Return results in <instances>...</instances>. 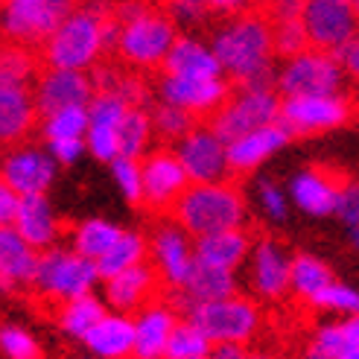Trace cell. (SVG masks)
Instances as JSON below:
<instances>
[{"label": "cell", "instance_id": "6da1fadb", "mask_svg": "<svg viewBox=\"0 0 359 359\" xmlns=\"http://www.w3.org/2000/svg\"><path fill=\"white\" fill-rule=\"evenodd\" d=\"M213 50L222 62L225 76L237 85L251 88H275V39H272V18L260 12L231 15L210 39Z\"/></svg>", "mask_w": 359, "mask_h": 359}, {"label": "cell", "instance_id": "7a4b0ae2", "mask_svg": "<svg viewBox=\"0 0 359 359\" xmlns=\"http://www.w3.org/2000/svg\"><path fill=\"white\" fill-rule=\"evenodd\" d=\"M105 18L109 9L105 4L76 6L62 27L41 44L47 67H67V70H91L102 59L105 50Z\"/></svg>", "mask_w": 359, "mask_h": 359}, {"label": "cell", "instance_id": "3957f363", "mask_svg": "<svg viewBox=\"0 0 359 359\" xmlns=\"http://www.w3.org/2000/svg\"><path fill=\"white\" fill-rule=\"evenodd\" d=\"M170 213L193 237L217 234V231H228V228H245V219H248L243 193L228 178L225 182L190 184Z\"/></svg>", "mask_w": 359, "mask_h": 359}, {"label": "cell", "instance_id": "277c9868", "mask_svg": "<svg viewBox=\"0 0 359 359\" xmlns=\"http://www.w3.org/2000/svg\"><path fill=\"white\" fill-rule=\"evenodd\" d=\"M97 280H102L94 260L82 257L74 248H44L32 275V290L47 301H74L79 295L94 292Z\"/></svg>", "mask_w": 359, "mask_h": 359}, {"label": "cell", "instance_id": "5b68a950", "mask_svg": "<svg viewBox=\"0 0 359 359\" xmlns=\"http://www.w3.org/2000/svg\"><path fill=\"white\" fill-rule=\"evenodd\" d=\"M345 79H348L345 70L333 53L310 47L292 59H283L278 76H275V88L283 100L327 97V94H342Z\"/></svg>", "mask_w": 359, "mask_h": 359}, {"label": "cell", "instance_id": "8992f818", "mask_svg": "<svg viewBox=\"0 0 359 359\" xmlns=\"http://www.w3.org/2000/svg\"><path fill=\"white\" fill-rule=\"evenodd\" d=\"M178 39L175 18L158 9H149L132 21H120V39H117V56L137 70L161 67Z\"/></svg>", "mask_w": 359, "mask_h": 359}, {"label": "cell", "instance_id": "52a82bcc", "mask_svg": "<svg viewBox=\"0 0 359 359\" xmlns=\"http://www.w3.org/2000/svg\"><path fill=\"white\" fill-rule=\"evenodd\" d=\"M280 109H283V97L278 94V88L240 85V91L231 94L217 114H210V129L225 143H231L240 135L260 129V126L278 123Z\"/></svg>", "mask_w": 359, "mask_h": 359}, {"label": "cell", "instance_id": "ba28073f", "mask_svg": "<svg viewBox=\"0 0 359 359\" xmlns=\"http://www.w3.org/2000/svg\"><path fill=\"white\" fill-rule=\"evenodd\" d=\"M193 325H199L210 342H248L260 330V310L243 295H228L219 301H205L187 310Z\"/></svg>", "mask_w": 359, "mask_h": 359}, {"label": "cell", "instance_id": "9c48e42d", "mask_svg": "<svg viewBox=\"0 0 359 359\" xmlns=\"http://www.w3.org/2000/svg\"><path fill=\"white\" fill-rule=\"evenodd\" d=\"M0 27L18 44H44L76 9L74 0H4Z\"/></svg>", "mask_w": 359, "mask_h": 359}, {"label": "cell", "instance_id": "30bf717a", "mask_svg": "<svg viewBox=\"0 0 359 359\" xmlns=\"http://www.w3.org/2000/svg\"><path fill=\"white\" fill-rule=\"evenodd\" d=\"M149 263L158 269L164 286H184L196 263V237L175 219L158 222L149 234Z\"/></svg>", "mask_w": 359, "mask_h": 359}, {"label": "cell", "instance_id": "8fae6325", "mask_svg": "<svg viewBox=\"0 0 359 359\" xmlns=\"http://www.w3.org/2000/svg\"><path fill=\"white\" fill-rule=\"evenodd\" d=\"M298 15L307 27L310 44L318 50L333 53L359 39V9L348 0H307Z\"/></svg>", "mask_w": 359, "mask_h": 359}, {"label": "cell", "instance_id": "7c38bea8", "mask_svg": "<svg viewBox=\"0 0 359 359\" xmlns=\"http://www.w3.org/2000/svg\"><path fill=\"white\" fill-rule=\"evenodd\" d=\"M143 205L149 210H172L182 193L193 184L175 149H149L140 158Z\"/></svg>", "mask_w": 359, "mask_h": 359}, {"label": "cell", "instance_id": "4fadbf2b", "mask_svg": "<svg viewBox=\"0 0 359 359\" xmlns=\"http://www.w3.org/2000/svg\"><path fill=\"white\" fill-rule=\"evenodd\" d=\"M175 155L190 175L193 184H208V182H225L231 175V161H228V143L208 126H196L182 140L175 143Z\"/></svg>", "mask_w": 359, "mask_h": 359}, {"label": "cell", "instance_id": "5bb4252c", "mask_svg": "<svg viewBox=\"0 0 359 359\" xmlns=\"http://www.w3.org/2000/svg\"><path fill=\"white\" fill-rule=\"evenodd\" d=\"M353 109L351 100L342 94H327V97H292L283 100L280 123L292 135H321L342 129L351 120Z\"/></svg>", "mask_w": 359, "mask_h": 359}, {"label": "cell", "instance_id": "9a60e30c", "mask_svg": "<svg viewBox=\"0 0 359 359\" xmlns=\"http://www.w3.org/2000/svg\"><path fill=\"white\" fill-rule=\"evenodd\" d=\"M56 158L50 149L41 147H12L0 158V178L18 193V196H41L50 190L56 178Z\"/></svg>", "mask_w": 359, "mask_h": 359}, {"label": "cell", "instance_id": "2e32d148", "mask_svg": "<svg viewBox=\"0 0 359 359\" xmlns=\"http://www.w3.org/2000/svg\"><path fill=\"white\" fill-rule=\"evenodd\" d=\"M158 100L172 102L178 109H184L196 117H210L217 114L225 100L231 97V85L225 76L219 79H193V76H172V74H161L158 85Z\"/></svg>", "mask_w": 359, "mask_h": 359}, {"label": "cell", "instance_id": "e0dca14e", "mask_svg": "<svg viewBox=\"0 0 359 359\" xmlns=\"http://www.w3.org/2000/svg\"><path fill=\"white\" fill-rule=\"evenodd\" d=\"M292 257L278 240H257L248 255V278L251 290L260 298L278 301L286 292H292Z\"/></svg>", "mask_w": 359, "mask_h": 359}, {"label": "cell", "instance_id": "ac0fdd59", "mask_svg": "<svg viewBox=\"0 0 359 359\" xmlns=\"http://www.w3.org/2000/svg\"><path fill=\"white\" fill-rule=\"evenodd\" d=\"M32 94H35V105H39V114L44 117L50 111L67 109V105H88L94 100L97 88L85 70L47 67L44 74H39V79H35Z\"/></svg>", "mask_w": 359, "mask_h": 359}, {"label": "cell", "instance_id": "d6986e66", "mask_svg": "<svg viewBox=\"0 0 359 359\" xmlns=\"http://www.w3.org/2000/svg\"><path fill=\"white\" fill-rule=\"evenodd\" d=\"M161 283L164 280H161L158 269L149 260H143V263L105 280V304H109L114 313H126V316L137 313L155 301Z\"/></svg>", "mask_w": 359, "mask_h": 359}, {"label": "cell", "instance_id": "ffe728a7", "mask_svg": "<svg viewBox=\"0 0 359 359\" xmlns=\"http://www.w3.org/2000/svg\"><path fill=\"white\" fill-rule=\"evenodd\" d=\"M286 190H290V199L298 210L321 219V217H333L336 213L342 182L321 167H304L290 178V187Z\"/></svg>", "mask_w": 359, "mask_h": 359}, {"label": "cell", "instance_id": "44dd1931", "mask_svg": "<svg viewBox=\"0 0 359 359\" xmlns=\"http://www.w3.org/2000/svg\"><path fill=\"white\" fill-rule=\"evenodd\" d=\"M178 325L175 307L170 301L155 298L135 316V353L132 359H167L170 336Z\"/></svg>", "mask_w": 359, "mask_h": 359}, {"label": "cell", "instance_id": "7402d4cb", "mask_svg": "<svg viewBox=\"0 0 359 359\" xmlns=\"http://www.w3.org/2000/svg\"><path fill=\"white\" fill-rule=\"evenodd\" d=\"M228 295H237V272L196 260L184 286L172 290V307L184 310V316H187V310L196 307V304L219 301V298H228Z\"/></svg>", "mask_w": 359, "mask_h": 359}, {"label": "cell", "instance_id": "603a6c76", "mask_svg": "<svg viewBox=\"0 0 359 359\" xmlns=\"http://www.w3.org/2000/svg\"><path fill=\"white\" fill-rule=\"evenodd\" d=\"M292 132L278 120V123H269L260 126V129L240 135L237 140L228 143V161H231V172H251L257 170L260 164H266L272 155H278L286 143H290Z\"/></svg>", "mask_w": 359, "mask_h": 359}, {"label": "cell", "instance_id": "cb8c5ba5", "mask_svg": "<svg viewBox=\"0 0 359 359\" xmlns=\"http://www.w3.org/2000/svg\"><path fill=\"white\" fill-rule=\"evenodd\" d=\"M39 105L29 85H15V82H0V143L15 147L21 143L35 120H39Z\"/></svg>", "mask_w": 359, "mask_h": 359}, {"label": "cell", "instance_id": "d4e9b609", "mask_svg": "<svg viewBox=\"0 0 359 359\" xmlns=\"http://www.w3.org/2000/svg\"><path fill=\"white\" fill-rule=\"evenodd\" d=\"M164 74L172 76H193V79H219L225 76L222 62L217 56L213 44L196 39V35H178L172 50L167 53L164 65H161Z\"/></svg>", "mask_w": 359, "mask_h": 359}, {"label": "cell", "instance_id": "484cf974", "mask_svg": "<svg viewBox=\"0 0 359 359\" xmlns=\"http://www.w3.org/2000/svg\"><path fill=\"white\" fill-rule=\"evenodd\" d=\"M41 251L29 245L15 225L0 228V290H18V286H32L35 266H39Z\"/></svg>", "mask_w": 359, "mask_h": 359}, {"label": "cell", "instance_id": "4316f807", "mask_svg": "<svg viewBox=\"0 0 359 359\" xmlns=\"http://www.w3.org/2000/svg\"><path fill=\"white\" fill-rule=\"evenodd\" d=\"M12 225L18 228V234L39 251L53 248V243H56L59 234H62V222L56 217V210H53L47 193L21 196V205H18V213H15Z\"/></svg>", "mask_w": 359, "mask_h": 359}, {"label": "cell", "instance_id": "83f0119b", "mask_svg": "<svg viewBox=\"0 0 359 359\" xmlns=\"http://www.w3.org/2000/svg\"><path fill=\"white\" fill-rule=\"evenodd\" d=\"M82 342L94 356L132 359V353H135V318L126 316V313H105Z\"/></svg>", "mask_w": 359, "mask_h": 359}, {"label": "cell", "instance_id": "f1b7e54d", "mask_svg": "<svg viewBox=\"0 0 359 359\" xmlns=\"http://www.w3.org/2000/svg\"><path fill=\"white\" fill-rule=\"evenodd\" d=\"M251 248H255V243H251L245 228H228L217 231V234L196 237V260L237 272L243 263H248Z\"/></svg>", "mask_w": 359, "mask_h": 359}, {"label": "cell", "instance_id": "f546056e", "mask_svg": "<svg viewBox=\"0 0 359 359\" xmlns=\"http://www.w3.org/2000/svg\"><path fill=\"white\" fill-rule=\"evenodd\" d=\"M143 260H149V237H143L140 231H123L117 243L97 260V269H100L102 280H109Z\"/></svg>", "mask_w": 359, "mask_h": 359}, {"label": "cell", "instance_id": "4dcf8cb0", "mask_svg": "<svg viewBox=\"0 0 359 359\" xmlns=\"http://www.w3.org/2000/svg\"><path fill=\"white\" fill-rule=\"evenodd\" d=\"M59 307H62L59 310V327L70 339H85L97 321L109 313V304H105L102 298H97L94 292L79 295L74 301H65V304H59Z\"/></svg>", "mask_w": 359, "mask_h": 359}, {"label": "cell", "instance_id": "1f68e13d", "mask_svg": "<svg viewBox=\"0 0 359 359\" xmlns=\"http://www.w3.org/2000/svg\"><path fill=\"white\" fill-rule=\"evenodd\" d=\"M123 234V228L120 225H114V222H109V219H85V222H79L76 228H74V251H79L82 257H88V260H100L105 251H109L114 243H117V237Z\"/></svg>", "mask_w": 359, "mask_h": 359}, {"label": "cell", "instance_id": "d6a6232c", "mask_svg": "<svg viewBox=\"0 0 359 359\" xmlns=\"http://www.w3.org/2000/svg\"><path fill=\"white\" fill-rule=\"evenodd\" d=\"M333 272L330 266L316 257V255H295L292 257V295L313 301L327 283H333Z\"/></svg>", "mask_w": 359, "mask_h": 359}, {"label": "cell", "instance_id": "836d02e7", "mask_svg": "<svg viewBox=\"0 0 359 359\" xmlns=\"http://www.w3.org/2000/svg\"><path fill=\"white\" fill-rule=\"evenodd\" d=\"M152 137H155V129H152L149 109H143V105H132L129 114H126V120L120 123V155L143 158L152 147Z\"/></svg>", "mask_w": 359, "mask_h": 359}, {"label": "cell", "instance_id": "e575fe53", "mask_svg": "<svg viewBox=\"0 0 359 359\" xmlns=\"http://www.w3.org/2000/svg\"><path fill=\"white\" fill-rule=\"evenodd\" d=\"M272 39H275V56H280V59H292V56H298V53L313 47L307 27H304L298 12H283V9L275 12Z\"/></svg>", "mask_w": 359, "mask_h": 359}, {"label": "cell", "instance_id": "d590c367", "mask_svg": "<svg viewBox=\"0 0 359 359\" xmlns=\"http://www.w3.org/2000/svg\"><path fill=\"white\" fill-rule=\"evenodd\" d=\"M91 79H94L97 91H111V94L123 97L129 105H147V85H143L140 76L129 74V70L100 65V67H94Z\"/></svg>", "mask_w": 359, "mask_h": 359}, {"label": "cell", "instance_id": "8d00e7d4", "mask_svg": "<svg viewBox=\"0 0 359 359\" xmlns=\"http://www.w3.org/2000/svg\"><path fill=\"white\" fill-rule=\"evenodd\" d=\"M91 114L88 105H67V109L50 111L41 117V135L44 140H59V137H85Z\"/></svg>", "mask_w": 359, "mask_h": 359}, {"label": "cell", "instance_id": "74e56055", "mask_svg": "<svg viewBox=\"0 0 359 359\" xmlns=\"http://www.w3.org/2000/svg\"><path fill=\"white\" fill-rule=\"evenodd\" d=\"M149 117H152L155 137L170 140V143H178L190 129H196V114L178 109V105H172V102H164V100H158L152 105Z\"/></svg>", "mask_w": 359, "mask_h": 359}, {"label": "cell", "instance_id": "f35d334b", "mask_svg": "<svg viewBox=\"0 0 359 359\" xmlns=\"http://www.w3.org/2000/svg\"><path fill=\"white\" fill-rule=\"evenodd\" d=\"M213 342L205 336L199 325H193L190 318H182L175 325L170 345H167V359H187V356H208Z\"/></svg>", "mask_w": 359, "mask_h": 359}, {"label": "cell", "instance_id": "ab89813d", "mask_svg": "<svg viewBox=\"0 0 359 359\" xmlns=\"http://www.w3.org/2000/svg\"><path fill=\"white\" fill-rule=\"evenodd\" d=\"M35 59L27 50V44H6L0 47V82H15V85H29L32 79H39L35 74Z\"/></svg>", "mask_w": 359, "mask_h": 359}, {"label": "cell", "instance_id": "60d3db41", "mask_svg": "<svg viewBox=\"0 0 359 359\" xmlns=\"http://www.w3.org/2000/svg\"><path fill=\"white\" fill-rule=\"evenodd\" d=\"M313 307L321 313H330L336 318H345V316H359V290H353L351 283L342 280H333L321 290L313 301Z\"/></svg>", "mask_w": 359, "mask_h": 359}, {"label": "cell", "instance_id": "b9f144b4", "mask_svg": "<svg viewBox=\"0 0 359 359\" xmlns=\"http://www.w3.org/2000/svg\"><path fill=\"white\" fill-rule=\"evenodd\" d=\"M111 178L117 190L123 193L126 202L143 205V172H140V158H126L117 155L111 161Z\"/></svg>", "mask_w": 359, "mask_h": 359}, {"label": "cell", "instance_id": "7bdbcfd3", "mask_svg": "<svg viewBox=\"0 0 359 359\" xmlns=\"http://www.w3.org/2000/svg\"><path fill=\"white\" fill-rule=\"evenodd\" d=\"M257 202L269 222H286V217H290V190H283L275 178H260L257 182Z\"/></svg>", "mask_w": 359, "mask_h": 359}, {"label": "cell", "instance_id": "ee69618b", "mask_svg": "<svg viewBox=\"0 0 359 359\" xmlns=\"http://www.w3.org/2000/svg\"><path fill=\"white\" fill-rule=\"evenodd\" d=\"M0 351L6 359H44L39 342L18 325H0Z\"/></svg>", "mask_w": 359, "mask_h": 359}, {"label": "cell", "instance_id": "f6af8a7d", "mask_svg": "<svg viewBox=\"0 0 359 359\" xmlns=\"http://www.w3.org/2000/svg\"><path fill=\"white\" fill-rule=\"evenodd\" d=\"M85 143H88V152H91L97 161H105V164H111V161L120 155V126L91 123V126H88Z\"/></svg>", "mask_w": 359, "mask_h": 359}, {"label": "cell", "instance_id": "bcb514c9", "mask_svg": "<svg viewBox=\"0 0 359 359\" xmlns=\"http://www.w3.org/2000/svg\"><path fill=\"white\" fill-rule=\"evenodd\" d=\"M129 109L132 105L111 91H97L94 100L88 102L91 123H102V126H120L126 120V114H129Z\"/></svg>", "mask_w": 359, "mask_h": 359}, {"label": "cell", "instance_id": "7dc6e473", "mask_svg": "<svg viewBox=\"0 0 359 359\" xmlns=\"http://www.w3.org/2000/svg\"><path fill=\"white\" fill-rule=\"evenodd\" d=\"M333 217H339V222L345 228L359 225V182H342V193H339V205Z\"/></svg>", "mask_w": 359, "mask_h": 359}, {"label": "cell", "instance_id": "c3c4849f", "mask_svg": "<svg viewBox=\"0 0 359 359\" xmlns=\"http://www.w3.org/2000/svg\"><path fill=\"white\" fill-rule=\"evenodd\" d=\"M47 149L56 158V164L70 167L88 152V143H85V137H59V140H47Z\"/></svg>", "mask_w": 359, "mask_h": 359}, {"label": "cell", "instance_id": "681fc988", "mask_svg": "<svg viewBox=\"0 0 359 359\" xmlns=\"http://www.w3.org/2000/svg\"><path fill=\"white\" fill-rule=\"evenodd\" d=\"M167 6H170V15L175 18V21H182V24L202 21L205 12H208L205 0H167Z\"/></svg>", "mask_w": 359, "mask_h": 359}, {"label": "cell", "instance_id": "f907efd6", "mask_svg": "<svg viewBox=\"0 0 359 359\" xmlns=\"http://www.w3.org/2000/svg\"><path fill=\"white\" fill-rule=\"evenodd\" d=\"M18 205H21V196H18L4 178H0V228H6L15 222Z\"/></svg>", "mask_w": 359, "mask_h": 359}, {"label": "cell", "instance_id": "816d5d0a", "mask_svg": "<svg viewBox=\"0 0 359 359\" xmlns=\"http://www.w3.org/2000/svg\"><path fill=\"white\" fill-rule=\"evenodd\" d=\"M333 56L339 59V65H342L348 79H359V39H353L345 47L333 50Z\"/></svg>", "mask_w": 359, "mask_h": 359}, {"label": "cell", "instance_id": "f5cc1de1", "mask_svg": "<svg viewBox=\"0 0 359 359\" xmlns=\"http://www.w3.org/2000/svg\"><path fill=\"white\" fill-rule=\"evenodd\" d=\"M208 356L210 359H251V353L245 351L243 342H213Z\"/></svg>", "mask_w": 359, "mask_h": 359}, {"label": "cell", "instance_id": "db71d44e", "mask_svg": "<svg viewBox=\"0 0 359 359\" xmlns=\"http://www.w3.org/2000/svg\"><path fill=\"white\" fill-rule=\"evenodd\" d=\"M208 12H219V15H240L245 12L248 0H205Z\"/></svg>", "mask_w": 359, "mask_h": 359}, {"label": "cell", "instance_id": "11a10c76", "mask_svg": "<svg viewBox=\"0 0 359 359\" xmlns=\"http://www.w3.org/2000/svg\"><path fill=\"white\" fill-rule=\"evenodd\" d=\"M272 4H275V9H283V12H298L307 0H272Z\"/></svg>", "mask_w": 359, "mask_h": 359}, {"label": "cell", "instance_id": "9f6ffc18", "mask_svg": "<svg viewBox=\"0 0 359 359\" xmlns=\"http://www.w3.org/2000/svg\"><path fill=\"white\" fill-rule=\"evenodd\" d=\"M348 240H351V245L359 251V225H356V228H348Z\"/></svg>", "mask_w": 359, "mask_h": 359}, {"label": "cell", "instance_id": "6f0895ef", "mask_svg": "<svg viewBox=\"0 0 359 359\" xmlns=\"http://www.w3.org/2000/svg\"><path fill=\"white\" fill-rule=\"evenodd\" d=\"M251 359H266V356L263 353H251Z\"/></svg>", "mask_w": 359, "mask_h": 359}, {"label": "cell", "instance_id": "680465c9", "mask_svg": "<svg viewBox=\"0 0 359 359\" xmlns=\"http://www.w3.org/2000/svg\"><path fill=\"white\" fill-rule=\"evenodd\" d=\"M97 4H117V0H97Z\"/></svg>", "mask_w": 359, "mask_h": 359}, {"label": "cell", "instance_id": "91938a15", "mask_svg": "<svg viewBox=\"0 0 359 359\" xmlns=\"http://www.w3.org/2000/svg\"><path fill=\"white\" fill-rule=\"evenodd\" d=\"M348 4H351V6H356V9H359V0H348Z\"/></svg>", "mask_w": 359, "mask_h": 359}, {"label": "cell", "instance_id": "94428289", "mask_svg": "<svg viewBox=\"0 0 359 359\" xmlns=\"http://www.w3.org/2000/svg\"><path fill=\"white\" fill-rule=\"evenodd\" d=\"M187 359H210V356H187Z\"/></svg>", "mask_w": 359, "mask_h": 359}, {"label": "cell", "instance_id": "6125c7cd", "mask_svg": "<svg viewBox=\"0 0 359 359\" xmlns=\"http://www.w3.org/2000/svg\"><path fill=\"white\" fill-rule=\"evenodd\" d=\"M301 359H310V356H301Z\"/></svg>", "mask_w": 359, "mask_h": 359}, {"label": "cell", "instance_id": "be15d7a7", "mask_svg": "<svg viewBox=\"0 0 359 359\" xmlns=\"http://www.w3.org/2000/svg\"><path fill=\"white\" fill-rule=\"evenodd\" d=\"M0 4H4V0H0Z\"/></svg>", "mask_w": 359, "mask_h": 359}]
</instances>
